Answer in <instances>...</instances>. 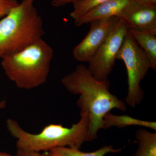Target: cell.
<instances>
[{
  "mask_svg": "<svg viewBox=\"0 0 156 156\" xmlns=\"http://www.w3.org/2000/svg\"><path fill=\"white\" fill-rule=\"evenodd\" d=\"M128 31V26L119 18L97 53L88 62V69L96 80H108Z\"/></svg>",
  "mask_w": 156,
  "mask_h": 156,
  "instance_id": "8992f818",
  "label": "cell"
},
{
  "mask_svg": "<svg viewBox=\"0 0 156 156\" xmlns=\"http://www.w3.org/2000/svg\"><path fill=\"white\" fill-rule=\"evenodd\" d=\"M117 17L128 29L156 31V4L130 0Z\"/></svg>",
  "mask_w": 156,
  "mask_h": 156,
  "instance_id": "ba28073f",
  "label": "cell"
},
{
  "mask_svg": "<svg viewBox=\"0 0 156 156\" xmlns=\"http://www.w3.org/2000/svg\"><path fill=\"white\" fill-rule=\"evenodd\" d=\"M135 41L144 51L150 62L151 69H156V31L128 29Z\"/></svg>",
  "mask_w": 156,
  "mask_h": 156,
  "instance_id": "30bf717a",
  "label": "cell"
},
{
  "mask_svg": "<svg viewBox=\"0 0 156 156\" xmlns=\"http://www.w3.org/2000/svg\"><path fill=\"white\" fill-rule=\"evenodd\" d=\"M122 149H115L112 145H105L92 152H84L79 149L62 147H56L50 150V153L59 156H105L108 153H118Z\"/></svg>",
  "mask_w": 156,
  "mask_h": 156,
  "instance_id": "4fadbf2b",
  "label": "cell"
},
{
  "mask_svg": "<svg viewBox=\"0 0 156 156\" xmlns=\"http://www.w3.org/2000/svg\"><path fill=\"white\" fill-rule=\"evenodd\" d=\"M130 0H107L95 9L75 21V24L80 27L98 20L117 16Z\"/></svg>",
  "mask_w": 156,
  "mask_h": 156,
  "instance_id": "9c48e42d",
  "label": "cell"
},
{
  "mask_svg": "<svg viewBox=\"0 0 156 156\" xmlns=\"http://www.w3.org/2000/svg\"><path fill=\"white\" fill-rule=\"evenodd\" d=\"M38 156H59L54 154L50 153V151H44L42 153H39Z\"/></svg>",
  "mask_w": 156,
  "mask_h": 156,
  "instance_id": "ac0fdd59",
  "label": "cell"
},
{
  "mask_svg": "<svg viewBox=\"0 0 156 156\" xmlns=\"http://www.w3.org/2000/svg\"><path fill=\"white\" fill-rule=\"evenodd\" d=\"M107 0H79L73 3V9L70 16L75 21L80 19L101 4Z\"/></svg>",
  "mask_w": 156,
  "mask_h": 156,
  "instance_id": "5bb4252c",
  "label": "cell"
},
{
  "mask_svg": "<svg viewBox=\"0 0 156 156\" xmlns=\"http://www.w3.org/2000/svg\"><path fill=\"white\" fill-rule=\"evenodd\" d=\"M119 18L113 16L90 23L89 33L73 50L75 59L82 62L90 60L106 40Z\"/></svg>",
  "mask_w": 156,
  "mask_h": 156,
  "instance_id": "52a82bcc",
  "label": "cell"
},
{
  "mask_svg": "<svg viewBox=\"0 0 156 156\" xmlns=\"http://www.w3.org/2000/svg\"><path fill=\"white\" fill-rule=\"evenodd\" d=\"M33 3L23 0L0 20V59L22 50L44 35L43 20Z\"/></svg>",
  "mask_w": 156,
  "mask_h": 156,
  "instance_id": "277c9868",
  "label": "cell"
},
{
  "mask_svg": "<svg viewBox=\"0 0 156 156\" xmlns=\"http://www.w3.org/2000/svg\"><path fill=\"white\" fill-rule=\"evenodd\" d=\"M135 138L138 148L133 156H156V132L144 129L136 131Z\"/></svg>",
  "mask_w": 156,
  "mask_h": 156,
  "instance_id": "7c38bea8",
  "label": "cell"
},
{
  "mask_svg": "<svg viewBox=\"0 0 156 156\" xmlns=\"http://www.w3.org/2000/svg\"><path fill=\"white\" fill-rule=\"evenodd\" d=\"M19 4L17 0H0V20Z\"/></svg>",
  "mask_w": 156,
  "mask_h": 156,
  "instance_id": "9a60e30c",
  "label": "cell"
},
{
  "mask_svg": "<svg viewBox=\"0 0 156 156\" xmlns=\"http://www.w3.org/2000/svg\"><path fill=\"white\" fill-rule=\"evenodd\" d=\"M61 82L69 92L80 95L77 105L80 110L89 112L90 125L87 142L97 138L107 113L115 108L122 112L127 110L125 102L110 92L108 79L96 80L84 65H78L74 71L62 79Z\"/></svg>",
  "mask_w": 156,
  "mask_h": 156,
  "instance_id": "6da1fadb",
  "label": "cell"
},
{
  "mask_svg": "<svg viewBox=\"0 0 156 156\" xmlns=\"http://www.w3.org/2000/svg\"><path fill=\"white\" fill-rule=\"evenodd\" d=\"M54 56L53 48L43 38L22 50L3 56L2 67L20 89H31L46 83Z\"/></svg>",
  "mask_w": 156,
  "mask_h": 156,
  "instance_id": "3957f363",
  "label": "cell"
},
{
  "mask_svg": "<svg viewBox=\"0 0 156 156\" xmlns=\"http://www.w3.org/2000/svg\"><path fill=\"white\" fill-rule=\"evenodd\" d=\"M80 121L70 128L50 124L36 134L24 131L14 120L8 119L6 125L11 136L17 139V149L39 153L62 147L80 149L84 142H87L90 125L89 112L80 110Z\"/></svg>",
  "mask_w": 156,
  "mask_h": 156,
  "instance_id": "7a4b0ae2",
  "label": "cell"
},
{
  "mask_svg": "<svg viewBox=\"0 0 156 156\" xmlns=\"http://www.w3.org/2000/svg\"><path fill=\"white\" fill-rule=\"evenodd\" d=\"M17 154L13 156L7 153L0 151V156H38L39 153L24 150L17 149Z\"/></svg>",
  "mask_w": 156,
  "mask_h": 156,
  "instance_id": "2e32d148",
  "label": "cell"
},
{
  "mask_svg": "<svg viewBox=\"0 0 156 156\" xmlns=\"http://www.w3.org/2000/svg\"><path fill=\"white\" fill-rule=\"evenodd\" d=\"M78 1L79 0H53L51 2V4L53 7L58 8L62 7L70 3L73 4Z\"/></svg>",
  "mask_w": 156,
  "mask_h": 156,
  "instance_id": "e0dca14e",
  "label": "cell"
},
{
  "mask_svg": "<svg viewBox=\"0 0 156 156\" xmlns=\"http://www.w3.org/2000/svg\"><path fill=\"white\" fill-rule=\"evenodd\" d=\"M142 2L150 3V4H156V0H136Z\"/></svg>",
  "mask_w": 156,
  "mask_h": 156,
  "instance_id": "d6986e66",
  "label": "cell"
},
{
  "mask_svg": "<svg viewBox=\"0 0 156 156\" xmlns=\"http://www.w3.org/2000/svg\"><path fill=\"white\" fill-rule=\"evenodd\" d=\"M117 59L124 62L127 70L128 89L126 103L135 108L141 103L144 97L140 83L151 69L150 62L129 31L125 37Z\"/></svg>",
  "mask_w": 156,
  "mask_h": 156,
  "instance_id": "5b68a950",
  "label": "cell"
},
{
  "mask_svg": "<svg viewBox=\"0 0 156 156\" xmlns=\"http://www.w3.org/2000/svg\"><path fill=\"white\" fill-rule=\"evenodd\" d=\"M5 105L6 101H2L0 102V108H4Z\"/></svg>",
  "mask_w": 156,
  "mask_h": 156,
  "instance_id": "ffe728a7",
  "label": "cell"
},
{
  "mask_svg": "<svg viewBox=\"0 0 156 156\" xmlns=\"http://www.w3.org/2000/svg\"><path fill=\"white\" fill-rule=\"evenodd\" d=\"M29 1H31V2H34V0H29Z\"/></svg>",
  "mask_w": 156,
  "mask_h": 156,
  "instance_id": "44dd1931",
  "label": "cell"
},
{
  "mask_svg": "<svg viewBox=\"0 0 156 156\" xmlns=\"http://www.w3.org/2000/svg\"><path fill=\"white\" fill-rule=\"evenodd\" d=\"M130 126H141L156 131L155 122L138 119L128 115H116L112 114L110 112L107 113L103 117L101 129H106L112 126L123 128Z\"/></svg>",
  "mask_w": 156,
  "mask_h": 156,
  "instance_id": "8fae6325",
  "label": "cell"
}]
</instances>
